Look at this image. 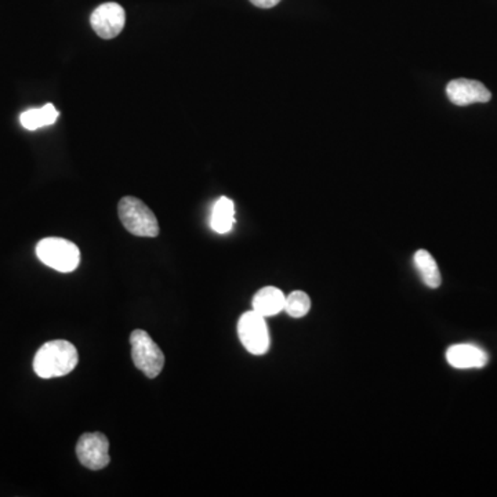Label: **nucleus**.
<instances>
[{"label": "nucleus", "mask_w": 497, "mask_h": 497, "mask_svg": "<svg viewBox=\"0 0 497 497\" xmlns=\"http://www.w3.org/2000/svg\"><path fill=\"white\" fill-rule=\"evenodd\" d=\"M76 347L66 340L43 344L33 359V371L42 379H53L70 374L78 366Z\"/></svg>", "instance_id": "obj_1"}, {"label": "nucleus", "mask_w": 497, "mask_h": 497, "mask_svg": "<svg viewBox=\"0 0 497 497\" xmlns=\"http://www.w3.org/2000/svg\"><path fill=\"white\" fill-rule=\"evenodd\" d=\"M119 219L132 236L155 238L159 236V223L154 211L134 196H124L118 205Z\"/></svg>", "instance_id": "obj_2"}, {"label": "nucleus", "mask_w": 497, "mask_h": 497, "mask_svg": "<svg viewBox=\"0 0 497 497\" xmlns=\"http://www.w3.org/2000/svg\"><path fill=\"white\" fill-rule=\"evenodd\" d=\"M37 256L43 264L58 272L75 271L81 262L79 247L63 238H45L38 244Z\"/></svg>", "instance_id": "obj_3"}, {"label": "nucleus", "mask_w": 497, "mask_h": 497, "mask_svg": "<svg viewBox=\"0 0 497 497\" xmlns=\"http://www.w3.org/2000/svg\"><path fill=\"white\" fill-rule=\"evenodd\" d=\"M130 346L136 368L150 379L159 376L165 366V356L151 336L147 331L137 329L130 335Z\"/></svg>", "instance_id": "obj_4"}, {"label": "nucleus", "mask_w": 497, "mask_h": 497, "mask_svg": "<svg viewBox=\"0 0 497 497\" xmlns=\"http://www.w3.org/2000/svg\"><path fill=\"white\" fill-rule=\"evenodd\" d=\"M239 340L249 353L264 356L270 348L269 326L256 311L244 313L238 322Z\"/></svg>", "instance_id": "obj_5"}, {"label": "nucleus", "mask_w": 497, "mask_h": 497, "mask_svg": "<svg viewBox=\"0 0 497 497\" xmlns=\"http://www.w3.org/2000/svg\"><path fill=\"white\" fill-rule=\"evenodd\" d=\"M76 455L89 470H103L111 461L108 438L103 433H86L79 438Z\"/></svg>", "instance_id": "obj_6"}, {"label": "nucleus", "mask_w": 497, "mask_h": 497, "mask_svg": "<svg viewBox=\"0 0 497 497\" xmlns=\"http://www.w3.org/2000/svg\"><path fill=\"white\" fill-rule=\"evenodd\" d=\"M126 13L115 2L103 4L94 10L90 17L91 28L103 39H114L124 30Z\"/></svg>", "instance_id": "obj_7"}, {"label": "nucleus", "mask_w": 497, "mask_h": 497, "mask_svg": "<svg viewBox=\"0 0 497 497\" xmlns=\"http://www.w3.org/2000/svg\"><path fill=\"white\" fill-rule=\"evenodd\" d=\"M446 96L450 103L458 107L470 106L476 103H489L492 93L481 81L471 79H455L446 86Z\"/></svg>", "instance_id": "obj_8"}, {"label": "nucleus", "mask_w": 497, "mask_h": 497, "mask_svg": "<svg viewBox=\"0 0 497 497\" xmlns=\"http://www.w3.org/2000/svg\"><path fill=\"white\" fill-rule=\"evenodd\" d=\"M446 361L455 369H481L489 362V356L474 344H456L446 351Z\"/></svg>", "instance_id": "obj_9"}, {"label": "nucleus", "mask_w": 497, "mask_h": 497, "mask_svg": "<svg viewBox=\"0 0 497 497\" xmlns=\"http://www.w3.org/2000/svg\"><path fill=\"white\" fill-rule=\"evenodd\" d=\"M285 300H287V296L278 287H262L253 297V311L259 313L262 317H272L280 311H284Z\"/></svg>", "instance_id": "obj_10"}, {"label": "nucleus", "mask_w": 497, "mask_h": 497, "mask_svg": "<svg viewBox=\"0 0 497 497\" xmlns=\"http://www.w3.org/2000/svg\"><path fill=\"white\" fill-rule=\"evenodd\" d=\"M234 223H236L234 202L231 199L223 196L214 205L210 220L211 229L218 232V234H227V232L231 231Z\"/></svg>", "instance_id": "obj_11"}, {"label": "nucleus", "mask_w": 497, "mask_h": 497, "mask_svg": "<svg viewBox=\"0 0 497 497\" xmlns=\"http://www.w3.org/2000/svg\"><path fill=\"white\" fill-rule=\"evenodd\" d=\"M58 116H60V114H58L55 106L46 104L42 108L28 109V111L22 112L20 121H21V124L25 129L38 130L40 127L55 124Z\"/></svg>", "instance_id": "obj_12"}, {"label": "nucleus", "mask_w": 497, "mask_h": 497, "mask_svg": "<svg viewBox=\"0 0 497 497\" xmlns=\"http://www.w3.org/2000/svg\"><path fill=\"white\" fill-rule=\"evenodd\" d=\"M413 260H415L417 271L422 275L423 282H424L428 287H433V289L440 287L442 278H441L440 269H438V264L434 257L431 256L427 251L420 249V251L416 252L415 259Z\"/></svg>", "instance_id": "obj_13"}, {"label": "nucleus", "mask_w": 497, "mask_h": 497, "mask_svg": "<svg viewBox=\"0 0 497 497\" xmlns=\"http://www.w3.org/2000/svg\"><path fill=\"white\" fill-rule=\"evenodd\" d=\"M311 310V300L307 293L297 292L290 293L285 300L284 311L292 318H303Z\"/></svg>", "instance_id": "obj_14"}, {"label": "nucleus", "mask_w": 497, "mask_h": 497, "mask_svg": "<svg viewBox=\"0 0 497 497\" xmlns=\"http://www.w3.org/2000/svg\"><path fill=\"white\" fill-rule=\"evenodd\" d=\"M251 2L260 9H271V7L277 6L280 0H251Z\"/></svg>", "instance_id": "obj_15"}]
</instances>
